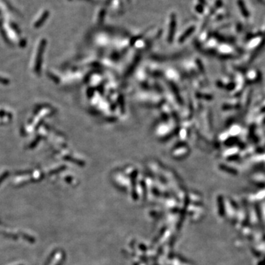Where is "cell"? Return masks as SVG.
I'll use <instances>...</instances> for the list:
<instances>
[{
    "mask_svg": "<svg viewBox=\"0 0 265 265\" xmlns=\"http://www.w3.org/2000/svg\"><path fill=\"white\" fill-rule=\"evenodd\" d=\"M48 16H49V11L48 10H47V11H45L44 13H43V15L41 16L40 19H39L36 21V23L35 24V27H40V26L41 25V24H43V23L46 21V19H47V18H48Z\"/></svg>",
    "mask_w": 265,
    "mask_h": 265,
    "instance_id": "obj_1",
    "label": "cell"
}]
</instances>
